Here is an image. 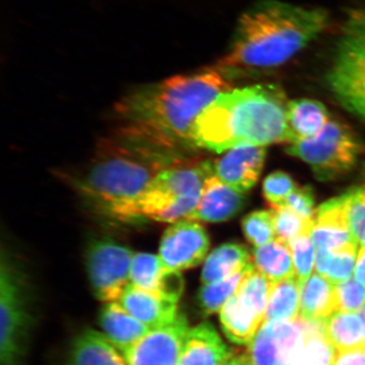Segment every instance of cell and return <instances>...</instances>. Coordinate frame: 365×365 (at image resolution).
I'll return each instance as SVG.
<instances>
[{
    "label": "cell",
    "mask_w": 365,
    "mask_h": 365,
    "mask_svg": "<svg viewBox=\"0 0 365 365\" xmlns=\"http://www.w3.org/2000/svg\"><path fill=\"white\" fill-rule=\"evenodd\" d=\"M334 365H365V347L338 352Z\"/></svg>",
    "instance_id": "obj_40"
},
{
    "label": "cell",
    "mask_w": 365,
    "mask_h": 365,
    "mask_svg": "<svg viewBox=\"0 0 365 365\" xmlns=\"http://www.w3.org/2000/svg\"><path fill=\"white\" fill-rule=\"evenodd\" d=\"M360 314H361L362 318H364V324H365V307L364 309L360 311Z\"/></svg>",
    "instance_id": "obj_43"
},
{
    "label": "cell",
    "mask_w": 365,
    "mask_h": 365,
    "mask_svg": "<svg viewBox=\"0 0 365 365\" xmlns=\"http://www.w3.org/2000/svg\"><path fill=\"white\" fill-rule=\"evenodd\" d=\"M285 150L306 162L319 181H331L353 169L362 145L347 125L333 120L319 135L292 143Z\"/></svg>",
    "instance_id": "obj_8"
},
{
    "label": "cell",
    "mask_w": 365,
    "mask_h": 365,
    "mask_svg": "<svg viewBox=\"0 0 365 365\" xmlns=\"http://www.w3.org/2000/svg\"><path fill=\"white\" fill-rule=\"evenodd\" d=\"M329 24L322 9L264 0L242 14L230 52L218 68L228 78L252 69L280 66L302 51Z\"/></svg>",
    "instance_id": "obj_3"
},
{
    "label": "cell",
    "mask_w": 365,
    "mask_h": 365,
    "mask_svg": "<svg viewBox=\"0 0 365 365\" xmlns=\"http://www.w3.org/2000/svg\"><path fill=\"white\" fill-rule=\"evenodd\" d=\"M337 312L336 284L319 273L300 285L299 319L323 321Z\"/></svg>",
    "instance_id": "obj_20"
},
{
    "label": "cell",
    "mask_w": 365,
    "mask_h": 365,
    "mask_svg": "<svg viewBox=\"0 0 365 365\" xmlns=\"http://www.w3.org/2000/svg\"><path fill=\"white\" fill-rule=\"evenodd\" d=\"M119 302L150 330L169 325L179 314L178 302L131 284L126 288Z\"/></svg>",
    "instance_id": "obj_15"
},
{
    "label": "cell",
    "mask_w": 365,
    "mask_h": 365,
    "mask_svg": "<svg viewBox=\"0 0 365 365\" xmlns=\"http://www.w3.org/2000/svg\"><path fill=\"white\" fill-rule=\"evenodd\" d=\"M254 266L273 283L294 277V260L289 245L276 237L253 253Z\"/></svg>",
    "instance_id": "obj_23"
},
{
    "label": "cell",
    "mask_w": 365,
    "mask_h": 365,
    "mask_svg": "<svg viewBox=\"0 0 365 365\" xmlns=\"http://www.w3.org/2000/svg\"><path fill=\"white\" fill-rule=\"evenodd\" d=\"M222 365H230V359L227 360V362H225V364H223Z\"/></svg>",
    "instance_id": "obj_44"
},
{
    "label": "cell",
    "mask_w": 365,
    "mask_h": 365,
    "mask_svg": "<svg viewBox=\"0 0 365 365\" xmlns=\"http://www.w3.org/2000/svg\"><path fill=\"white\" fill-rule=\"evenodd\" d=\"M312 239L317 250H335L357 244L348 220V192L317 209Z\"/></svg>",
    "instance_id": "obj_14"
},
{
    "label": "cell",
    "mask_w": 365,
    "mask_h": 365,
    "mask_svg": "<svg viewBox=\"0 0 365 365\" xmlns=\"http://www.w3.org/2000/svg\"><path fill=\"white\" fill-rule=\"evenodd\" d=\"M348 220L355 241L365 246V184L348 191Z\"/></svg>",
    "instance_id": "obj_35"
},
{
    "label": "cell",
    "mask_w": 365,
    "mask_h": 365,
    "mask_svg": "<svg viewBox=\"0 0 365 365\" xmlns=\"http://www.w3.org/2000/svg\"><path fill=\"white\" fill-rule=\"evenodd\" d=\"M209 245L202 225L193 220H182L165 230L158 257L163 268L180 272L198 266L205 258Z\"/></svg>",
    "instance_id": "obj_12"
},
{
    "label": "cell",
    "mask_w": 365,
    "mask_h": 365,
    "mask_svg": "<svg viewBox=\"0 0 365 365\" xmlns=\"http://www.w3.org/2000/svg\"><path fill=\"white\" fill-rule=\"evenodd\" d=\"M184 292V279L179 271L163 268L158 282V294L179 302Z\"/></svg>",
    "instance_id": "obj_39"
},
{
    "label": "cell",
    "mask_w": 365,
    "mask_h": 365,
    "mask_svg": "<svg viewBox=\"0 0 365 365\" xmlns=\"http://www.w3.org/2000/svg\"><path fill=\"white\" fill-rule=\"evenodd\" d=\"M220 323L228 339L244 345L253 341L264 319L235 294L220 309Z\"/></svg>",
    "instance_id": "obj_21"
},
{
    "label": "cell",
    "mask_w": 365,
    "mask_h": 365,
    "mask_svg": "<svg viewBox=\"0 0 365 365\" xmlns=\"http://www.w3.org/2000/svg\"><path fill=\"white\" fill-rule=\"evenodd\" d=\"M304 341L299 318L265 322L250 343L248 355L253 365H302Z\"/></svg>",
    "instance_id": "obj_10"
},
{
    "label": "cell",
    "mask_w": 365,
    "mask_h": 365,
    "mask_svg": "<svg viewBox=\"0 0 365 365\" xmlns=\"http://www.w3.org/2000/svg\"><path fill=\"white\" fill-rule=\"evenodd\" d=\"M273 285L272 281L254 267L247 274L237 294L264 319Z\"/></svg>",
    "instance_id": "obj_30"
},
{
    "label": "cell",
    "mask_w": 365,
    "mask_h": 365,
    "mask_svg": "<svg viewBox=\"0 0 365 365\" xmlns=\"http://www.w3.org/2000/svg\"><path fill=\"white\" fill-rule=\"evenodd\" d=\"M133 256L130 249L114 240L91 242L86 252V270L98 299L106 304L119 302L130 284Z\"/></svg>",
    "instance_id": "obj_9"
},
{
    "label": "cell",
    "mask_w": 365,
    "mask_h": 365,
    "mask_svg": "<svg viewBox=\"0 0 365 365\" xmlns=\"http://www.w3.org/2000/svg\"><path fill=\"white\" fill-rule=\"evenodd\" d=\"M245 201L246 197L242 192L232 188L213 175L204 185L200 200L189 220L227 222L241 211Z\"/></svg>",
    "instance_id": "obj_16"
},
{
    "label": "cell",
    "mask_w": 365,
    "mask_h": 365,
    "mask_svg": "<svg viewBox=\"0 0 365 365\" xmlns=\"http://www.w3.org/2000/svg\"><path fill=\"white\" fill-rule=\"evenodd\" d=\"M328 81L343 107L365 121V11L346 23Z\"/></svg>",
    "instance_id": "obj_7"
},
{
    "label": "cell",
    "mask_w": 365,
    "mask_h": 365,
    "mask_svg": "<svg viewBox=\"0 0 365 365\" xmlns=\"http://www.w3.org/2000/svg\"><path fill=\"white\" fill-rule=\"evenodd\" d=\"M230 356L215 327L204 322L190 329L178 365H222Z\"/></svg>",
    "instance_id": "obj_17"
},
{
    "label": "cell",
    "mask_w": 365,
    "mask_h": 365,
    "mask_svg": "<svg viewBox=\"0 0 365 365\" xmlns=\"http://www.w3.org/2000/svg\"><path fill=\"white\" fill-rule=\"evenodd\" d=\"M302 321L306 335L302 365H334L338 351L327 338L325 319Z\"/></svg>",
    "instance_id": "obj_29"
},
{
    "label": "cell",
    "mask_w": 365,
    "mask_h": 365,
    "mask_svg": "<svg viewBox=\"0 0 365 365\" xmlns=\"http://www.w3.org/2000/svg\"><path fill=\"white\" fill-rule=\"evenodd\" d=\"M98 323L106 338L122 354L151 331L129 314L119 302H109L103 307Z\"/></svg>",
    "instance_id": "obj_18"
},
{
    "label": "cell",
    "mask_w": 365,
    "mask_h": 365,
    "mask_svg": "<svg viewBox=\"0 0 365 365\" xmlns=\"http://www.w3.org/2000/svg\"><path fill=\"white\" fill-rule=\"evenodd\" d=\"M359 246V244H350L339 249L317 250L314 262L317 273L336 285L349 280L354 273Z\"/></svg>",
    "instance_id": "obj_26"
},
{
    "label": "cell",
    "mask_w": 365,
    "mask_h": 365,
    "mask_svg": "<svg viewBox=\"0 0 365 365\" xmlns=\"http://www.w3.org/2000/svg\"><path fill=\"white\" fill-rule=\"evenodd\" d=\"M213 175V163L209 160H188L165 170L137 201L133 220L170 223L189 220L204 185Z\"/></svg>",
    "instance_id": "obj_5"
},
{
    "label": "cell",
    "mask_w": 365,
    "mask_h": 365,
    "mask_svg": "<svg viewBox=\"0 0 365 365\" xmlns=\"http://www.w3.org/2000/svg\"><path fill=\"white\" fill-rule=\"evenodd\" d=\"M186 153L120 127L98 143L79 189L98 210L131 222L137 201L158 175L188 160Z\"/></svg>",
    "instance_id": "obj_1"
},
{
    "label": "cell",
    "mask_w": 365,
    "mask_h": 365,
    "mask_svg": "<svg viewBox=\"0 0 365 365\" xmlns=\"http://www.w3.org/2000/svg\"><path fill=\"white\" fill-rule=\"evenodd\" d=\"M282 205L292 209L294 212L309 222L314 220L317 209H314V196L311 187L304 186L295 189Z\"/></svg>",
    "instance_id": "obj_38"
},
{
    "label": "cell",
    "mask_w": 365,
    "mask_h": 365,
    "mask_svg": "<svg viewBox=\"0 0 365 365\" xmlns=\"http://www.w3.org/2000/svg\"><path fill=\"white\" fill-rule=\"evenodd\" d=\"M232 83L218 67L165 79L126 96L115 107L121 127L173 150L197 148L194 126L201 113Z\"/></svg>",
    "instance_id": "obj_2"
},
{
    "label": "cell",
    "mask_w": 365,
    "mask_h": 365,
    "mask_svg": "<svg viewBox=\"0 0 365 365\" xmlns=\"http://www.w3.org/2000/svg\"><path fill=\"white\" fill-rule=\"evenodd\" d=\"M245 237L255 247H261L275 240L272 210H259L250 213L242 220Z\"/></svg>",
    "instance_id": "obj_34"
},
{
    "label": "cell",
    "mask_w": 365,
    "mask_h": 365,
    "mask_svg": "<svg viewBox=\"0 0 365 365\" xmlns=\"http://www.w3.org/2000/svg\"><path fill=\"white\" fill-rule=\"evenodd\" d=\"M266 158L264 146L239 145L230 148L213 163L215 176L237 191L253 188L258 182Z\"/></svg>",
    "instance_id": "obj_13"
},
{
    "label": "cell",
    "mask_w": 365,
    "mask_h": 365,
    "mask_svg": "<svg viewBox=\"0 0 365 365\" xmlns=\"http://www.w3.org/2000/svg\"><path fill=\"white\" fill-rule=\"evenodd\" d=\"M294 179L284 172H274L263 182V193L270 205L280 206L297 189Z\"/></svg>",
    "instance_id": "obj_37"
},
{
    "label": "cell",
    "mask_w": 365,
    "mask_h": 365,
    "mask_svg": "<svg viewBox=\"0 0 365 365\" xmlns=\"http://www.w3.org/2000/svg\"><path fill=\"white\" fill-rule=\"evenodd\" d=\"M254 267V264L251 263L247 267L227 278L208 283V284H203L197 295L201 311L205 314H212L220 312L223 304L237 294L242 281L246 278L247 274Z\"/></svg>",
    "instance_id": "obj_28"
},
{
    "label": "cell",
    "mask_w": 365,
    "mask_h": 365,
    "mask_svg": "<svg viewBox=\"0 0 365 365\" xmlns=\"http://www.w3.org/2000/svg\"><path fill=\"white\" fill-rule=\"evenodd\" d=\"M287 121L295 140H304L323 131L329 122V112L318 101L300 98L288 103Z\"/></svg>",
    "instance_id": "obj_22"
},
{
    "label": "cell",
    "mask_w": 365,
    "mask_h": 365,
    "mask_svg": "<svg viewBox=\"0 0 365 365\" xmlns=\"http://www.w3.org/2000/svg\"><path fill=\"white\" fill-rule=\"evenodd\" d=\"M251 263L248 250L242 245H222L206 258L201 273V281L203 284H208L222 280Z\"/></svg>",
    "instance_id": "obj_25"
},
{
    "label": "cell",
    "mask_w": 365,
    "mask_h": 365,
    "mask_svg": "<svg viewBox=\"0 0 365 365\" xmlns=\"http://www.w3.org/2000/svg\"><path fill=\"white\" fill-rule=\"evenodd\" d=\"M285 93L275 85H257L222 93L196 120L197 148L222 153L239 145L294 143Z\"/></svg>",
    "instance_id": "obj_4"
},
{
    "label": "cell",
    "mask_w": 365,
    "mask_h": 365,
    "mask_svg": "<svg viewBox=\"0 0 365 365\" xmlns=\"http://www.w3.org/2000/svg\"><path fill=\"white\" fill-rule=\"evenodd\" d=\"M33 317L25 281L9 258L0 274V365H21Z\"/></svg>",
    "instance_id": "obj_6"
},
{
    "label": "cell",
    "mask_w": 365,
    "mask_h": 365,
    "mask_svg": "<svg viewBox=\"0 0 365 365\" xmlns=\"http://www.w3.org/2000/svg\"><path fill=\"white\" fill-rule=\"evenodd\" d=\"M353 274L354 279L365 287V246H360Z\"/></svg>",
    "instance_id": "obj_41"
},
{
    "label": "cell",
    "mask_w": 365,
    "mask_h": 365,
    "mask_svg": "<svg viewBox=\"0 0 365 365\" xmlns=\"http://www.w3.org/2000/svg\"><path fill=\"white\" fill-rule=\"evenodd\" d=\"M289 248L294 260L295 277L302 285L311 277L314 263L316 262L317 252H314L316 247L312 239V230L304 232L292 240Z\"/></svg>",
    "instance_id": "obj_33"
},
{
    "label": "cell",
    "mask_w": 365,
    "mask_h": 365,
    "mask_svg": "<svg viewBox=\"0 0 365 365\" xmlns=\"http://www.w3.org/2000/svg\"><path fill=\"white\" fill-rule=\"evenodd\" d=\"M163 268L160 257L155 255H134L130 267V284L158 294V282Z\"/></svg>",
    "instance_id": "obj_31"
},
{
    "label": "cell",
    "mask_w": 365,
    "mask_h": 365,
    "mask_svg": "<svg viewBox=\"0 0 365 365\" xmlns=\"http://www.w3.org/2000/svg\"><path fill=\"white\" fill-rule=\"evenodd\" d=\"M325 334L338 352L365 347V324L360 313L336 312L325 319Z\"/></svg>",
    "instance_id": "obj_24"
},
{
    "label": "cell",
    "mask_w": 365,
    "mask_h": 365,
    "mask_svg": "<svg viewBox=\"0 0 365 365\" xmlns=\"http://www.w3.org/2000/svg\"><path fill=\"white\" fill-rule=\"evenodd\" d=\"M274 227L277 239L289 245L292 240L306 232H311L314 222H309L285 205L272 207Z\"/></svg>",
    "instance_id": "obj_32"
},
{
    "label": "cell",
    "mask_w": 365,
    "mask_h": 365,
    "mask_svg": "<svg viewBox=\"0 0 365 365\" xmlns=\"http://www.w3.org/2000/svg\"><path fill=\"white\" fill-rule=\"evenodd\" d=\"M230 365H253L248 354L235 355L230 356Z\"/></svg>",
    "instance_id": "obj_42"
},
{
    "label": "cell",
    "mask_w": 365,
    "mask_h": 365,
    "mask_svg": "<svg viewBox=\"0 0 365 365\" xmlns=\"http://www.w3.org/2000/svg\"><path fill=\"white\" fill-rule=\"evenodd\" d=\"M300 284L297 278L274 283L266 309L265 322L294 321L299 318Z\"/></svg>",
    "instance_id": "obj_27"
},
{
    "label": "cell",
    "mask_w": 365,
    "mask_h": 365,
    "mask_svg": "<svg viewBox=\"0 0 365 365\" xmlns=\"http://www.w3.org/2000/svg\"><path fill=\"white\" fill-rule=\"evenodd\" d=\"M337 312L357 313L365 307V287L354 278L336 285Z\"/></svg>",
    "instance_id": "obj_36"
},
{
    "label": "cell",
    "mask_w": 365,
    "mask_h": 365,
    "mask_svg": "<svg viewBox=\"0 0 365 365\" xmlns=\"http://www.w3.org/2000/svg\"><path fill=\"white\" fill-rule=\"evenodd\" d=\"M190 329L186 317L178 314L169 325L153 329L129 348L123 354L127 364L178 365Z\"/></svg>",
    "instance_id": "obj_11"
},
{
    "label": "cell",
    "mask_w": 365,
    "mask_h": 365,
    "mask_svg": "<svg viewBox=\"0 0 365 365\" xmlns=\"http://www.w3.org/2000/svg\"><path fill=\"white\" fill-rule=\"evenodd\" d=\"M66 365H128L121 352L97 331H83L72 343Z\"/></svg>",
    "instance_id": "obj_19"
}]
</instances>
